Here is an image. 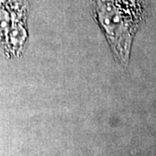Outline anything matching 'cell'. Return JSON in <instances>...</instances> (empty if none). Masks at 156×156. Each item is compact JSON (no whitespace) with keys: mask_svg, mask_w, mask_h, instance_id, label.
Masks as SVG:
<instances>
[{"mask_svg":"<svg viewBox=\"0 0 156 156\" xmlns=\"http://www.w3.org/2000/svg\"><path fill=\"white\" fill-rule=\"evenodd\" d=\"M93 13L118 61L127 65L132 40L143 18L139 0H92Z\"/></svg>","mask_w":156,"mask_h":156,"instance_id":"cell-1","label":"cell"}]
</instances>
